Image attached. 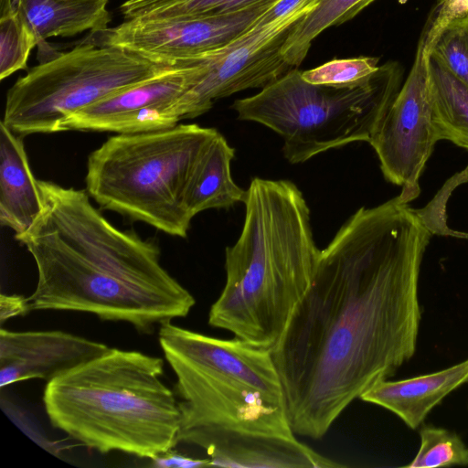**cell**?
<instances>
[{
	"label": "cell",
	"mask_w": 468,
	"mask_h": 468,
	"mask_svg": "<svg viewBox=\"0 0 468 468\" xmlns=\"http://www.w3.org/2000/svg\"><path fill=\"white\" fill-rule=\"evenodd\" d=\"M432 234L398 196L360 207L321 250L271 350L295 434L321 439L356 399L413 356L420 265Z\"/></svg>",
	"instance_id": "1"
},
{
	"label": "cell",
	"mask_w": 468,
	"mask_h": 468,
	"mask_svg": "<svg viewBox=\"0 0 468 468\" xmlns=\"http://www.w3.org/2000/svg\"><path fill=\"white\" fill-rule=\"evenodd\" d=\"M158 340L176 378L178 441L204 449L210 466L270 468L295 437L271 350L220 339L171 321Z\"/></svg>",
	"instance_id": "2"
},
{
	"label": "cell",
	"mask_w": 468,
	"mask_h": 468,
	"mask_svg": "<svg viewBox=\"0 0 468 468\" xmlns=\"http://www.w3.org/2000/svg\"><path fill=\"white\" fill-rule=\"evenodd\" d=\"M243 203L241 233L226 248V283L208 324L272 350L311 285L321 250L310 208L292 182L256 177Z\"/></svg>",
	"instance_id": "3"
},
{
	"label": "cell",
	"mask_w": 468,
	"mask_h": 468,
	"mask_svg": "<svg viewBox=\"0 0 468 468\" xmlns=\"http://www.w3.org/2000/svg\"><path fill=\"white\" fill-rule=\"evenodd\" d=\"M163 373L160 357L109 348L47 383L46 413L88 448L152 460L179 442L178 401Z\"/></svg>",
	"instance_id": "4"
},
{
	"label": "cell",
	"mask_w": 468,
	"mask_h": 468,
	"mask_svg": "<svg viewBox=\"0 0 468 468\" xmlns=\"http://www.w3.org/2000/svg\"><path fill=\"white\" fill-rule=\"evenodd\" d=\"M216 129L196 123L118 133L88 157L86 191L103 209L186 238L192 217L186 194Z\"/></svg>",
	"instance_id": "5"
},
{
	"label": "cell",
	"mask_w": 468,
	"mask_h": 468,
	"mask_svg": "<svg viewBox=\"0 0 468 468\" xmlns=\"http://www.w3.org/2000/svg\"><path fill=\"white\" fill-rule=\"evenodd\" d=\"M401 75L400 67L388 62L364 82L333 86L309 83L292 69L231 108L239 120L279 134L283 156L300 164L330 149L368 143L400 89Z\"/></svg>",
	"instance_id": "6"
},
{
	"label": "cell",
	"mask_w": 468,
	"mask_h": 468,
	"mask_svg": "<svg viewBox=\"0 0 468 468\" xmlns=\"http://www.w3.org/2000/svg\"><path fill=\"white\" fill-rule=\"evenodd\" d=\"M174 66L121 47L81 43L19 78L6 93L2 122L20 136L61 132L81 109Z\"/></svg>",
	"instance_id": "7"
},
{
	"label": "cell",
	"mask_w": 468,
	"mask_h": 468,
	"mask_svg": "<svg viewBox=\"0 0 468 468\" xmlns=\"http://www.w3.org/2000/svg\"><path fill=\"white\" fill-rule=\"evenodd\" d=\"M20 243L37 270L36 289L27 298L29 311L84 312L103 321L128 323L146 334L155 325L186 316L195 305L97 277L39 244Z\"/></svg>",
	"instance_id": "8"
},
{
	"label": "cell",
	"mask_w": 468,
	"mask_h": 468,
	"mask_svg": "<svg viewBox=\"0 0 468 468\" xmlns=\"http://www.w3.org/2000/svg\"><path fill=\"white\" fill-rule=\"evenodd\" d=\"M318 2L303 3L264 26L256 23L229 45L196 58L199 75L175 103L180 120L207 112L218 99L248 89H262L291 70L282 56L283 45L295 25Z\"/></svg>",
	"instance_id": "9"
},
{
	"label": "cell",
	"mask_w": 468,
	"mask_h": 468,
	"mask_svg": "<svg viewBox=\"0 0 468 468\" xmlns=\"http://www.w3.org/2000/svg\"><path fill=\"white\" fill-rule=\"evenodd\" d=\"M433 121L429 53L420 37L410 71L368 142L383 176L402 187L399 197L407 203L419 196L420 176L439 141Z\"/></svg>",
	"instance_id": "10"
},
{
	"label": "cell",
	"mask_w": 468,
	"mask_h": 468,
	"mask_svg": "<svg viewBox=\"0 0 468 468\" xmlns=\"http://www.w3.org/2000/svg\"><path fill=\"white\" fill-rule=\"evenodd\" d=\"M279 1L218 16L135 17L101 33V43L170 65L219 49L250 30Z\"/></svg>",
	"instance_id": "11"
},
{
	"label": "cell",
	"mask_w": 468,
	"mask_h": 468,
	"mask_svg": "<svg viewBox=\"0 0 468 468\" xmlns=\"http://www.w3.org/2000/svg\"><path fill=\"white\" fill-rule=\"evenodd\" d=\"M199 70L195 61L171 67L81 109L63 122L61 131L137 133L173 127L181 121L175 103Z\"/></svg>",
	"instance_id": "12"
},
{
	"label": "cell",
	"mask_w": 468,
	"mask_h": 468,
	"mask_svg": "<svg viewBox=\"0 0 468 468\" xmlns=\"http://www.w3.org/2000/svg\"><path fill=\"white\" fill-rule=\"evenodd\" d=\"M110 347L63 331L0 330V388L33 378L48 382Z\"/></svg>",
	"instance_id": "13"
},
{
	"label": "cell",
	"mask_w": 468,
	"mask_h": 468,
	"mask_svg": "<svg viewBox=\"0 0 468 468\" xmlns=\"http://www.w3.org/2000/svg\"><path fill=\"white\" fill-rule=\"evenodd\" d=\"M467 382L468 358L433 373L397 381H379L360 399L393 412L409 428L415 430L445 397Z\"/></svg>",
	"instance_id": "14"
},
{
	"label": "cell",
	"mask_w": 468,
	"mask_h": 468,
	"mask_svg": "<svg viewBox=\"0 0 468 468\" xmlns=\"http://www.w3.org/2000/svg\"><path fill=\"white\" fill-rule=\"evenodd\" d=\"M22 136L0 122V222L26 232L42 210L38 180L33 176Z\"/></svg>",
	"instance_id": "15"
},
{
	"label": "cell",
	"mask_w": 468,
	"mask_h": 468,
	"mask_svg": "<svg viewBox=\"0 0 468 468\" xmlns=\"http://www.w3.org/2000/svg\"><path fill=\"white\" fill-rule=\"evenodd\" d=\"M37 46L49 37H71L90 30L102 33L112 20L109 0H15Z\"/></svg>",
	"instance_id": "16"
},
{
	"label": "cell",
	"mask_w": 468,
	"mask_h": 468,
	"mask_svg": "<svg viewBox=\"0 0 468 468\" xmlns=\"http://www.w3.org/2000/svg\"><path fill=\"white\" fill-rule=\"evenodd\" d=\"M234 149L219 133L208 144L193 171L186 194V208L194 218L211 208H229L244 202L246 190L232 179Z\"/></svg>",
	"instance_id": "17"
},
{
	"label": "cell",
	"mask_w": 468,
	"mask_h": 468,
	"mask_svg": "<svg viewBox=\"0 0 468 468\" xmlns=\"http://www.w3.org/2000/svg\"><path fill=\"white\" fill-rule=\"evenodd\" d=\"M429 67L439 140L468 150V88L430 55Z\"/></svg>",
	"instance_id": "18"
},
{
	"label": "cell",
	"mask_w": 468,
	"mask_h": 468,
	"mask_svg": "<svg viewBox=\"0 0 468 468\" xmlns=\"http://www.w3.org/2000/svg\"><path fill=\"white\" fill-rule=\"evenodd\" d=\"M376 0H319L293 27L285 40L282 56L295 69L304 60L313 41L325 29L354 18Z\"/></svg>",
	"instance_id": "19"
},
{
	"label": "cell",
	"mask_w": 468,
	"mask_h": 468,
	"mask_svg": "<svg viewBox=\"0 0 468 468\" xmlns=\"http://www.w3.org/2000/svg\"><path fill=\"white\" fill-rule=\"evenodd\" d=\"M281 0H126L121 5L125 19L135 17L218 16Z\"/></svg>",
	"instance_id": "20"
},
{
	"label": "cell",
	"mask_w": 468,
	"mask_h": 468,
	"mask_svg": "<svg viewBox=\"0 0 468 468\" xmlns=\"http://www.w3.org/2000/svg\"><path fill=\"white\" fill-rule=\"evenodd\" d=\"M420 447L408 468L468 465V447L454 431L431 424L420 430Z\"/></svg>",
	"instance_id": "21"
},
{
	"label": "cell",
	"mask_w": 468,
	"mask_h": 468,
	"mask_svg": "<svg viewBox=\"0 0 468 468\" xmlns=\"http://www.w3.org/2000/svg\"><path fill=\"white\" fill-rule=\"evenodd\" d=\"M37 40L16 6L0 18V79L4 80L27 67L31 50Z\"/></svg>",
	"instance_id": "22"
},
{
	"label": "cell",
	"mask_w": 468,
	"mask_h": 468,
	"mask_svg": "<svg viewBox=\"0 0 468 468\" xmlns=\"http://www.w3.org/2000/svg\"><path fill=\"white\" fill-rule=\"evenodd\" d=\"M429 55L468 88V14L443 28Z\"/></svg>",
	"instance_id": "23"
},
{
	"label": "cell",
	"mask_w": 468,
	"mask_h": 468,
	"mask_svg": "<svg viewBox=\"0 0 468 468\" xmlns=\"http://www.w3.org/2000/svg\"><path fill=\"white\" fill-rule=\"evenodd\" d=\"M376 57L336 58L314 69L301 71L303 79L312 84L352 86L374 76L380 66Z\"/></svg>",
	"instance_id": "24"
},
{
	"label": "cell",
	"mask_w": 468,
	"mask_h": 468,
	"mask_svg": "<svg viewBox=\"0 0 468 468\" xmlns=\"http://www.w3.org/2000/svg\"><path fill=\"white\" fill-rule=\"evenodd\" d=\"M152 466L159 468H194L210 466V459L192 458L173 451L152 459Z\"/></svg>",
	"instance_id": "25"
},
{
	"label": "cell",
	"mask_w": 468,
	"mask_h": 468,
	"mask_svg": "<svg viewBox=\"0 0 468 468\" xmlns=\"http://www.w3.org/2000/svg\"><path fill=\"white\" fill-rule=\"evenodd\" d=\"M30 312L27 299L17 294L1 293L0 297V322L4 324L6 320L24 315Z\"/></svg>",
	"instance_id": "26"
},
{
	"label": "cell",
	"mask_w": 468,
	"mask_h": 468,
	"mask_svg": "<svg viewBox=\"0 0 468 468\" xmlns=\"http://www.w3.org/2000/svg\"><path fill=\"white\" fill-rule=\"evenodd\" d=\"M15 0H0V13L1 16L5 15L16 8Z\"/></svg>",
	"instance_id": "27"
}]
</instances>
